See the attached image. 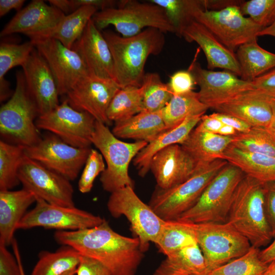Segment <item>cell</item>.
Instances as JSON below:
<instances>
[{
  "label": "cell",
  "mask_w": 275,
  "mask_h": 275,
  "mask_svg": "<svg viewBox=\"0 0 275 275\" xmlns=\"http://www.w3.org/2000/svg\"><path fill=\"white\" fill-rule=\"evenodd\" d=\"M11 245L12 246V249L14 252V256L15 257L17 260V261L18 262V264L19 265V266L20 269L21 274L25 275L24 273L23 267L22 265V263L21 262V259L20 257L18 245L15 239H14Z\"/></svg>",
  "instance_id": "obj_56"
},
{
  "label": "cell",
  "mask_w": 275,
  "mask_h": 275,
  "mask_svg": "<svg viewBox=\"0 0 275 275\" xmlns=\"http://www.w3.org/2000/svg\"><path fill=\"white\" fill-rule=\"evenodd\" d=\"M35 48L30 41L22 44L1 42L0 44V100L3 102L11 97L13 92L5 79V74L14 67L22 66Z\"/></svg>",
  "instance_id": "obj_35"
},
{
  "label": "cell",
  "mask_w": 275,
  "mask_h": 275,
  "mask_svg": "<svg viewBox=\"0 0 275 275\" xmlns=\"http://www.w3.org/2000/svg\"><path fill=\"white\" fill-rule=\"evenodd\" d=\"M166 130L161 110L142 111L126 119L115 122L112 131L119 139L149 143Z\"/></svg>",
  "instance_id": "obj_27"
},
{
  "label": "cell",
  "mask_w": 275,
  "mask_h": 275,
  "mask_svg": "<svg viewBox=\"0 0 275 275\" xmlns=\"http://www.w3.org/2000/svg\"><path fill=\"white\" fill-rule=\"evenodd\" d=\"M228 162L218 159L198 164L194 173L183 182L167 189L156 186L149 205L164 221L177 219L195 205L207 186Z\"/></svg>",
  "instance_id": "obj_4"
},
{
  "label": "cell",
  "mask_w": 275,
  "mask_h": 275,
  "mask_svg": "<svg viewBox=\"0 0 275 275\" xmlns=\"http://www.w3.org/2000/svg\"><path fill=\"white\" fill-rule=\"evenodd\" d=\"M209 108L201 101L198 92L173 95L168 103L161 109L166 129L175 127L191 116H202Z\"/></svg>",
  "instance_id": "obj_33"
},
{
  "label": "cell",
  "mask_w": 275,
  "mask_h": 275,
  "mask_svg": "<svg viewBox=\"0 0 275 275\" xmlns=\"http://www.w3.org/2000/svg\"><path fill=\"white\" fill-rule=\"evenodd\" d=\"M104 220L100 216L75 207H67L47 203L36 197V205L26 212L17 229L35 227L64 231H75L93 228Z\"/></svg>",
  "instance_id": "obj_14"
},
{
  "label": "cell",
  "mask_w": 275,
  "mask_h": 275,
  "mask_svg": "<svg viewBox=\"0 0 275 275\" xmlns=\"http://www.w3.org/2000/svg\"><path fill=\"white\" fill-rule=\"evenodd\" d=\"M72 49L80 56L89 73L114 80V63L110 48L102 32L96 28L92 19Z\"/></svg>",
  "instance_id": "obj_22"
},
{
  "label": "cell",
  "mask_w": 275,
  "mask_h": 275,
  "mask_svg": "<svg viewBox=\"0 0 275 275\" xmlns=\"http://www.w3.org/2000/svg\"><path fill=\"white\" fill-rule=\"evenodd\" d=\"M189 42H195L205 55L209 69L222 68L241 76L236 55L225 46L203 25L193 19L183 29L181 36Z\"/></svg>",
  "instance_id": "obj_23"
},
{
  "label": "cell",
  "mask_w": 275,
  "mask_h": 275,
  "mask_svg": "<svg viewBox=\"0 0 275 275\" xmlns=\"http://www.w3.org/2000/svg\"><path fill=\"white\" fill-rule=\"evenodd\" d=\"M193 17L232 51L257 39L258 33L263 30L251 18L244 16L238 5L215 10L200 6L193 12Z\"/></svg>",
  "instance_id": "obj_11"
},
{
  "label": "cell",
  "mask_w": 275,
  "mask_h": 275,
  "mask_svg": "<svg viewBox=\"0 0 275 275\" xmlns=\"http://www.w3.org/2000/svg\"><path fill=\"white\" fill-rule=\"evenodd\" d=\"M18 178L23 188L47 203L75 207L70 181L25 155L19 169Z\"/></svg>",
  "instance_id": "obj_15"
},
{
  "label": "cell",
  "mask_w": 275,
  "mask_h": 275,
  "mask_svg": "<svg viewBox=\"0 0 275 275\" xmlns=\"http://www.w3.org/2000/svg\"><path fill=\"white\" fill-rule=\"evenodd\" d=\"M25 147L0 141V190H11L20 183L18 171Z\"/></svg>",
  "instance_id": "obj_38"
},
{
  "label": "cell",
  "mask_w": 275,
  "mask_h": 275,
  "mask_svg": "<svg viewBox=\"0 0 275 275\" xmlns=\"http://www.w3.org/2000/svg\"><path fill=\"white\" fill-rule=\"evenodd\" d=\"M243 15H248L255 23L263 29L275 21V0H250L239 5Z\"/></svg>",
  "instance_id": "obj_43"
},
{
  "label": "cell",
  "mask_w": 275,
  "mask_h": 275,
  "mask_svg": "<svg viewBox=\"0 0 275 275\" xmlns=\"http://www.w3.org/2000/svg\"><path fill=\"white\" fill-rule=\"evenodd\" d=\"M227 223L260 249L273 238L265 208L264 183L245 175L235 192Z\"/></svg>",
  "instance_id": "obj_3"
},
{
  "label": "cell",
  "mask_w": 275,
  "mask_h": 275,
  "mask_svg": "<svg viewBox=\"0 0 275 275\" xmlns=\"http://www.w3.org/2000/svg\"><path fill=\"white\" fill-rule=\"evenodd\" d=\"M95 119L89 113L73 108L66 99L36 120L39 129L48 131L65 143L78 148H90Z\"/></svg>",
  "instance_id": "obj_12"
},
{
  "label": "cell",
  "mask_w": 275,
  "mask_h": 275,
  "mask_svg": "<svg viewBox=\"0 0 275 275\" xmlns=\"http://www.w3.org/2000/svg\"><path fill=\"white\" fill-rule=\"evenodd\" d=\"M118 1L113 0H71L73 12L84 6H91L100 11L116 7Z\"/></svg>",
  "instance_id": "obj_51"
},
{
  "label": "cell",
  "mask_w": 275,
  "mask_h": 275,
  "mask_svg": "<svg viewBox=\"0 0 275 275\" xmlns=\"http://www.w3.org/2000/svg\"><path fill=\"white\" fill-rule=\"evenodd\" d=\"M262 275H275V260L268 264L267 269Z\"/></svg>",
  "instance_id": "obj_60"
},
{
  "label": "cell",
  "mask_w": 275,
  "mask_h": 275,
  "mask_svg": "<svg viewBox=\"0 0 275 275\" xmlns=\"http://www.w3.org/2000/svg\"><path fill=\"white\" fill-rule=\"evenodd\" d=\"M65 15L43 1L34 0L17 13L0 35L4 37L21 33L33 40L54 28Z\"/></svg>",
  "instance_id": "obj_20"
},
{
  "label": "cell",
  "mask_w": 275,
  "mask_h": 275,
  "mask_svg": "<svg viewBox=\"0 0 275 275\" xmlns=\"http://www.w3.org/2000/svg\"><path fill=\"white\" fill-rule=\"evenodd\" d=\"M76 271L77 268L67 271L61 275H75L76 274Z\"/></svg>",
  "instance_id": "obj_61"
},
{
  "label": "cell",
  "mask_w": 275,
  "mask_h": 275,
  "mask_svg": "<svg viewBox=\"0 0 275 275\" xmlns=\"http://www.w3.org/2000/svg\"><path fill=\"white\" fill-rule=\"evenodd\" d=\"M90 148H78L56 135H46L36 144L25 148V155L70 181L78 177Z\"/></svg>",
  "instance_id": "obj_13"
},
{
  "label": "cell",
  "mask_w": 275,
  "mask_h": 275,
  "mask_svg": "<svg viewBox=\"0 0 275 275\" xmlns=\"http://www.w3.org/2000/svg\"><path fill=\"white\" fill-rule=\"evenodd\" d=\"M77 275H112L111 272L97 261L81 256L77 267Z\"/></svg>",
  "instance_id": "obj_49"
},
{
  "label": "cell",
  "mask_w": 275,
  "mask_h": 275,
  "mask_svg": "<svg viewBox=\"0 0 275 275\" xmlns=\"http://www.w3.org/2000/svg\"><path fill=\"white\" fill-rule=\"evenodd\" d=\"M198 164L179 144L162 149L152 157L150 170L153 174L157 186L167 189L188 179Z\"/></svg>",
  "instance_id": "obj_21"
},
{
  "label": "cell",
  "mask_w": 275,
  "mask_h": 275,
  "mask_svg": "<svg viewBox=\"0 0 275 275\" xmlns=\"http://www.w3.org/2000/svg\"><path fill=\"white\" fill-rule=\"evenodd\" d=\"M107 208L112 216L118 218L123 215L127 219L144 253L148 250L150 242L155 243L166 222L149 204L142 201L131 186L111 193Z\"/></svg>",
  "instance_id": "obj_9"
},
{
  "label": "cell",
  "mask_w": 275,
  "mask_h": 275,
  "mask_svg": "<svg viewBox=\"0 0 275 275\" xmlns=\"http://www.w3.org/2000/svg\"><path fill=\"white\" fill-rule=\"evenodd\" d=\"M224 124L217 119L209 115H203L195 128L198 131L217 133Z\"/></svg>",
  "instance_id": "obj_52"
},
{
  "label": "cell",
  "mask_w": 275,
  "mask_h": 275,
  "mask_svg": "<svg viewBox=\"0 0 275 275\" xmlns=\"http://www.w3.org/2000/svg\"><path fill=\"white\" fill-rule=\"evenodd\" d=\"M260 249L251 246L243 255L212 270L207 275H262L268 264L260 257Z\"/></svg>",
  "instance_id": "obj_41"
},
{
  "label": "cell",
  "mask_w": 275,
  "mask_h": 275,
  "mask_svg": "<svg viewBox=\"0 0 275 275\" xmlns=\"http://www.w3.org/2000/svg\"><path fill=\"white\" fill-rule=\"evenodd\" d=\"M233 140V136L200 131L194 128L180 145L198 164H202L223 159L225 151Z\"/></svg>",
  "instance_id": "obj_28"
},
{
  "label": "cell",
  "mask_w": 275,
  "mask_h": 275,
  "mask_svg": "<svg viewBox=\"0 0 275 275\" xmlns=\"http://www.w3.org/2000/svg\"><path fill=\"white\" fill-rule=\"evenodd\" d=\"M207 273L245 254L249 241L228 223L192 224Z\"/></svg>",
  "instance_id": "obj_10"
},
{
  "label": "cell",
  "mask_w": 275,
  "mask_h": 275,
  "mask_svg": "<svg viewBox=\"0 0 275 275\" xmlns=\"http://www.w3.org/2000/svg\"><path fill=\"white\" fill-rule=\"evenodd\" d=\"M201 117H189L179 125L164 130L148 143L133 159L139 175L142 177L146 175L150 170L151 160L157 152L172 145H181L198 125Z\"/></svg>",
  "instance_id": "obj_26"
},
{
  "label": "cell",
  "mask_w": 275,
  "mask_h": 275,
  "mask_svg": "<svg viewBox=\"0 0 275 275\" xmlns=\"http://www.w3.org/2000/svg\"><path fill=\"white\" fill-rule=\"evenodd\" d=\"M223 159L262 182L275 181V157L242 151L230 145Z\"/></svg>",
  "instance_id": "obj_29"
},
{
  "label": "cell",
  "mask_w": 275,
  "mask_h": 275,
  "mask_svg": "<svg viewBox=\"0 0 275 275\" xmlns=\"http://www.w3.org/2000/svg\"><path fill=\"white\" fill-rule=\"evenodd\" d=\"M189 70L193 74L200 100L209 108L228 101L245 92L254 89L252 81L238 78L228 71H214L203 69L196 62Z\"/></svg>",
  "instance_id": "obj_18"
},
{
  "label": "cell",
  "mask_w": 275,
  "mask_h": 275,
  "mask_svg": "<svg viewBox=\"0 0 275 275\" xmlns=\"http://www.w3.org/2000/svg\"><path fill=\"white\" fill-rule=\"evenodd\" d=\"M233 137L231 144L242 151L275 157V137L267 128L252 127Z\"/></svg>",
  "instance_id": "obj_39"
},
{
  "label": "cell",
  "mask_w": 275,
  "mask_h": 275,
  "mask_svg": "<svg viewBox=\"0 0 275 275\" xmlns=\"http://www.w3.org/2000/svg\"><path fill=\"white\" fill-rule=\"evenodd\" d=\"M143 111L141 87L128 86L120 89L115 94L107 109L106 115L111 122H117L130 118Z\"/></svg>",
  "instance_id": "obj_37"
},
{
  "label": "cell",
  "mask_w": 275,
  "mask_h": 275,
  "mask_svg": "<svg viewBox=\"0 0 275 275\" xmlns=\"http://www.w3.org/2000/svg\"><path fill=\"white\" fill-rule=\"evenodd\" d=\"M92 19L100 31L113 25L124 37L134 36L148 28L175 33L163 9L150 2L120 1L116 7L97 11Z\"/></svg>",
  "instance_id": "obj_5"
},
{
  "label": "cell",
  "mask_w": 275,
  "mask_h": 275,
  "mask_svg": "<svg viewBox=\"0 0 275 275\" xmlns=\"http://www.w3.org/2000/svg\"><path fill=\"white\" fill-rule=\"evenodd\" d=\"M196 243L197 240L191 224L175 219L166 221L155 244L159 252L167 256Z\"/></svg>",
  "instance_id": "obj_36"
},
{
  "label": "cell",
  "mask_w": 275,
  "mask_h": 275,
  "mask_svg": "<svg viewBox=\"0 0 275 275\" xmlns=\"http://www.w3.org/2000/svg\"><path fill=\"white\" fill-rule=\"evenodd\" d=\"M25 2L24 0H1L0 16L5 15L12 9L19 11Z\"/></svg>",
  "instance_id": "obj_53"
},
{
  "label": "cell",
  "mask_w": 275,
  "mask_h": 275,
  "mask_svg": "<svg viewBox=\"0 0 275 275\" xmlns=\"http://www.w3.org/2000/svg\"><path fill=\"white\" fill-rule=\"evenodd\" d=\"M143 111H161L170 101L173 94L168 84L164 83L155 72L146 73L141 86Z\"/></svg>",
  "instance_id": "obj_40"
},
{
  "label": "cell",
  "mask_w": 275,
  "mask_h": 275,
  "mask_svg": "<svg viewBox=\"0 0 275 275\" xmlns=\"http://www.w3.org/2000/svg\"><path fill=\"white\" fill-rule=\"evenodd\" d=\"M200 275H207V273H206V274H200Z\"/></svg>",
  "instance_id": "obj_62"
},
{
  "label": "cell",
  "mask_w": 275,
  "mask_h": 275,
  "mask_svg": "<svg viewBox=\"0 0 275 275\" xmlns=\"http://www.w3.org/2000/svg\"><path fill=\"white\" fill-rule=\"evenodd\" d=\"M260 259L266 264L275 260V237L270 243L260 251Z\"/></svg>",
  "instance_id": "obj_54"
},
{
  "label": "cell",
  "mask_w": 275,
  "mask_h": 275,
  "mask_svg": "<svg viewBox=\"0 0 275 275\" xmlns=\"http://www.w3.org/2000/svg\"><path fill=\"white\" fill-rule=\"evenodd\" d=\"M91 142L99 150L106 164L100 177L103 189L112 193L126 186L134 188V182L128 173L129 166L148 143L122 141L113 133L108 126L97 121Z\"/></svg>",
  "instance_id": "obj_7"
},
{
  "label": "cell",
  "mask_w": 275,
  "mask_h": 275,
  "mask_svg": "<svg viewBox=\"0 0 275 275\" xmlns=\"http://www.w3.org/2000/svg\"><path fill=\"white\" fill-rule=\"evenodd\" d=\"M98 10L94 7L84 6L66 15L52 29L34 39H53L65 46L72 49L74 44L82 34L89 21Z\"/></svg>",
  "instance_id": "obj_31"
},
{
  "label": "cell",
  "mask_w": 275,
  "mask_h": 275,
  "mask_svg": "<svg viewBox=\"0 0 275 275\" xmlns=\"http://www.w3.org/2000/svg\"><path fill=\"white\" fill-rule=\"evenodd\" d=\"M0 275H21L15 256L0 243Z\"/></svg>",
  "instance_id": "obj_47"
},
{
  "label": "cell",
  "mask_w": 275,
  "mask_h": 275,
  "mask_svg": "<svg viewBox=\"0 0 275 275\" xmlns=\"http://www.w3.org/2000/svg\"><path fill=\"white\" fill-rule=\"evenodd\" d=\"M153 275H200L207 273L204 258L197 243L166 256Z\"/></svg>",
  "instance_id": "obj_30"
},
{
  "label": "cell",
  "mask_w": 275,
  "mask_h": 275,
  "mask_svg": "<svg viewBox=\"0 0 275 275\" xmlns=\"http://www.w3.org/2000/svg\"><path fill=\"white\" fill-rule=\"evenodd\" d=\"M163 9L173 25L175 33L181 37L184 28L193 20V13L198 7L204 6V1L150 0Z\"/></svg>",
  "instance_id": "obj_42"
},
{
  "label": "cell",
  "mask_w": 275,
  "mask_h": 275,
  "mask_svg": "<svg viewBox=\"0 0 275 275\" xmlns=\"http://www.w3.org/2000/svg\"><path fill=\"white\" fill-rule=\"evenodd\" d=\"M81 256L74 249L66 245L53 252L42 251L30 275H61L77 268Z\"/></svg>",
  "instance_id": "obj_34"
},
{
  "label": "cell",
  "mask_w": 275,
  "mask_h": 275,
  "mask_svg": "<svg viewBox=\"0 0 275 275\" xmlns=\"http://www.w3.org/2000/svg\"><path fill=\"white\" fill-rule=\"evenodd\" d=\"M54 238L59 244L70 246L80 255L97 261L112 275H135L144 258L139 239L118 233L104 218L93 228L58 230Z\"/></svg>",
  "instance_id": "obj_1"
},
{
  "label": "cell",
  "mask_w": 275,
  "mask_h": 275,
  "mask_svg": "<svg viewBox=\"0 0 275 275\" xmlns=\"http://www.w3.org/2000/svg\"><path fill=\"white\" fill-rule=\"evenodd\" d=\"M265 208L273 238L275 237V181L264 183Z\"/></svg>",
  "instance_id": "obj_48"
},
{
  "label": "cell",
  "mask_w": 275,
  "mask_h": 275,
  "mask_svg": "<svg viewBox=\"0 0 275 275\" xmlns=\"http://www.w3.org/2000/svg\"><path fill=\"white\" fill-rule=\"evenodd\" d=\"M271 104L273 109V117L271 123L267 127V129L275 137V99H272Z\"/></svg>",
  "instance_id": "obj_59"
},
{
  "label": "cell",
  "mask_w": 275,
  "mask_h": 275,
  "mask_svg": "<svg viewBox=\"0 0 275 275\" xmlns=\"http://www.w3.org/2000/svg\"><path fill=\"white\" fill-rule=\"evenodd\" d=\"M105 168L104 158L101 153L91 149L78 181L79 191L83 194L90 192L95 179L104 171Z\"/></svg>",
  "instance_id": "obj_44"
},
{
  "label": "cell",
  "mask_w": 275,
  "mask_h": 275,
  "mask_svg": "<svg viewBox=\"0 0 275 275\" xmlns=\"http://www.w3.org/2000/svg\"><path fill=\"white\" fill-rule=\"evenodd\" d=\"M36 202L32 192L22 188L17 190H0V243L11 244L17 226L28 208Z\"/></svg>",
  "instance_id": "obj_25"
},
{
  "label": "cell",
  "mask_w": 275,
  "mask_h": 275,
  "mask_svg": "<svg viewBox=\"0 0 275 275\" xmlns=\"http://www.w3.org/2000/svg\"><path fill=\"white\" fill-rule=\"evenodd\" d=\"M120 89L113 79L88 73L68 91L66 99L74 109L87 112L96 121L109 126L112 122L107 117V109Z\"/></svg>",
  "instance_id": "obj_16"
},
{
  "label": "cell",
  "mask_w": 275,
  "mask_h": 275,
  "mask_svg": "<svg viewBox=\"0 0 275 275\" xmlns=\"http://www.w3.org/2000/svg\"><path fill=\"white\" fill-rule=\"evenodd\" d=\"M238 133L239 132L231 126L223 125L217 134L226 136H234Z\"/></svg>",
  "instance_id": "obj_57"
},
{
  "label": "cell",
  "mask_w": 275,
  "mask_h": 275,
  "mask_svg": "<svg viewBox=\"0 0 275 275\" xmlns=\"http://www.w3.org/2000/svg\"><path fill=\"white\" fill-rule=\"evenodd\" d=\"M211 115L221 121L224 125L234 128L239 133L248 132L252 127L244 121L232 116L217 112L213 113Z\"/></svg>",
  "instance_id": "obj_50"
},
{
  "label": "cell",
  "mask_w": 275,
  "mask_h": 275,
  "mask_svg": "<svg viewBox=\"0 0 275 275\" xmlns=\"http://www.w3.org/2000/svg\"><path fill=\"white\" fill-rule=\"evenodd\" d=\"M168 84L173 95H180L193 91L196 82L193 74L188 69L175 72Z\"/></svg>",
  "instance_id": "obj_45"
},
{
  "label": "cell",
  "mask_w": 275,
  "mask_h": 275,
  "mask_svg": "<svg viewBox=\"0 0 275 275\" xmlns=\"http://www.w3.org/2000/svg\"><path fill=\"white\" fill-rule=\"evenodd\" d=\"M236 55L245 80L252 81L275 68V53L260 46L257 39L240 46Z\"/></svg>",
  "instance_id": "obj_32"
},
{
  "label": "cell",
  "mask_w": 275,
  "mask_h": 275,
  "mask_svg": "<svg viewBox=\"0 0 275 275\" xmlns=\"http://www.w3.org/2000/svg\"><path fill=\"white\" fill-rule=\"evenodd\" d=\"M245 176L228 162L205 188L195 205L176 220L192 223H224L227 221L236 189Z\"/></svg>",
  "instance_id": "obj_6"
},
{
  "label": "cell",
  "mask_w": 275,
  "mask_h": 275,
  "mask_svg": "<svg viewBox=\"0 0 275 275\" xmlns=\"http://www.w3.org/2000/svg\"><path fill=\"white\" fill-rule=\"evenodd\" d=\"M16 78L14 92L0 108V133L6 142L28 147L42 138L35 123L39 114L27 90L23 72H17Z\"/></svg>",
  "instance_id": "obj_8"
},
{
  "label": "cell",
  "mask_w": 275,
  "mask_h": 275,
  "mask_svg": "<svg viewBox=\"0 0 275 275\" xmlns=\"http://www.w3.org/2000/svg\"><path fill=\"white\" fill-rule=\"evenodd\" d=\"M252 81L254 88L272 99H275V68Z\"/></svg>",
  "instance_id": "obj_46"
},
{
  "label": "cell",
  "mask_w": 275,
  "mask_h": 275,
  "mask_svg": "<svg viewBox=\"0 0 275 275\" xmlns=\"http://www.w3.org/2000/svg\"><path fill=\"white\" fill-rule=\"evenodd\" d=\"M21 67L27 90L39 115L59 105V94L54 76L47 63L35 47Z\"/></svg>",
  "instance_id": "obj_19"
},
{
  "label": "cell",
  "mask_w": 275,
  "mask_h": 275,
  "mask_svg": "<svg viewBox=\"0 0 275 275\" xmlns=\"http://www.w3.org/2000/svg\"><path fill=\"white\" fill-rule=\"evenodd\" d=\"M31 41L49 67L59 95H66L80 79L89 73L78 53L60 41L50 38Z\"/></svg>",
  "instance_id": "obj_17"
},
{
  "label": "cell",
  "mask_w": 275,
  "mask_h": 275,
  "mask_svg": "<svg viewBox=\"0 0 275 275\" xmlns=\"http://www.w3.org/2000/svg\"><path fill=\"white\" fill-rule=\"evenodd\" d=\"M49 4L57 8L64 14L73 12L71 0H49Z\"/></svg>",
  "instance_id": "obj_55"
},
{
  "label": "cell",
  "mask_w": 275,
  "mask_h": 275,
  "mask_svg": "<svg viewBox=\"0 0 275 275\" xmlns=\"http://www.w3.org/2000/svg\"><path fill=\"white\" fill-rule=\"evenodd\" d=\"M102 32L113 57L114 80L121 88L140 87L146 74L145 66L148 57L158 55L164 47V33L152 28L128 37L111 30Z\"/></svg>",
  "instance_id": "obj_2"
},
{
  "label": "cell",
  "mask_w": 275,
  "mask_h": 275,
  "mask_svg": "<svg viewBox=\"0 0 275 275\" xmlns=\"http://www.w3.org/2000/svg\"><path fill=\"white\" fill-rule=\"evenodd\" d=\"M271 100L272 98L253 89L213 109L217 113L240 119L252 127L267 128L273 117Z\"/></svg>",
  "instance_id": "obj_24"
},
{
  "label": "cell",
  "mask_w": 275,
  "mask_h": 275,
  "mask_svg": "<svg viewBox=\"0 0 275 275\" xmlns=\"http://www.w3.org/2000/svg\"><path fill=\"white\" fill-rule=\"evenodd\" d=\"M265 35L275 37V21L271 25L263 29L258 33V36Z\"/></svg>",
  "instance_id": "obj_58"
}]
</instances>
